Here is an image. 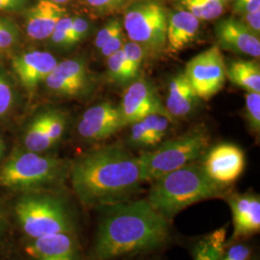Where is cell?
I'll list each match as a JSON object with an SVG mask.
<instances>
[{
	"mask_svg": "<svg viewBox=\"0 0 260 260\" xmlns=\"http://www.w3.org/2000/svg\"><path fill=\"white\" fill-rule=\"evenodd\" d=\"M69 176L79 202L95 209L135 200L147 183L139 156L121 144L86 152L71 164Z\"/></svg>",
	"mask_w": 260,
	"mask_h": 260,
	"instance_id": "1",
	"label": "cell"
},
{
	"mask_svg": "<svg viewBox=\"0 0 260 260\" xmlns=\"http://www.w3.org/2000/svg\"><path fill=\"white\" fill-rule=\"evenodd\" d=\"M93 236L91 260H120L163 248L171 237V222L146 199L105 206Z\"/></svg>",
	"mask_w": 260,
	"mask_h": 260,
	"instance_id": "2",
	"label": "cell"
},
{
	"mask_svg": "<svg viewBox=\"0 0 260 260\" xmlns=\"http://www.w3.org/2000/svg\"><path fill=\"white\" fill-rule=\"evenodd\" d=\"M147 201L169 222L187 207L212 199H225L230 186L215 182L201 162H193L153 180Z\"/></svg>",
	"mask_w": 260,
	"mask_h": 260,
	"instance_id": "3",
	"label": "cell"
},
{
	"mask_svg": "<svg viewBox=\"0 0 260 260\" xmlns=\"http://www.w3.org/2000/svg\"><path fill=\"white\" fill-rule=\"evenodd\" d=\"M15 215L20 230L31 240L77 231L72 205L56 190L24 193L15 205Z\"/></svg>",
	"mask_w": 260,
	"mask_h": 260,
	"instance_id": "4",
	"label": "cell"
},
{
	"mask_svg": "<svg viewBox=\"0 0 260 260\" xmlns=\"http://www.w3.org/2000/svg\"><path fill=\"white\" fill-rule=\"evenodd\" d=\"M70 166L61 158L18 149L0 167V186L22 193L55 191Z\"/></svg>",
	"mask_w": 260,
	"mask_h": 260,
	"instance_id": "5",
	"label": "cell"
},
{
	"mask_svg": "<svg viewBox=\"0 0 260 260\" xmlns=\"http://www.w3.org/2000/svg\"><path fill=\"white\" fill-rule=\"evenodd\" d=\"M210 133L197 125L180 136L162 142L152 150L139 155L147 182L204 157L210 146Z\"/></svg>",
	"mask_w": 260,
	"mask_h": 260,
	"instance_id": "6",
	"label": "cell"
},
{
	"mask_svg": "<svg viewBox=\"0 0 260 260\" xmlns=\"http://www.w3.org/2000/svg\"><path fill=\"white\" fill-rule=\"evenodd\" d=\"M168 15L153 0H136L126 8L122 27L131 42L144 48L146 56H156L167 47Z\"/></svg>",
	"mask_w": 260,
	"mask_h": 260,
	"instance_id": "7",
	"label": "cell"
},
{
	"mask_svg": "<svg viewBox=\"0 0 260 260\" xmlns=\"http://www.w3.org/2000/svg\"><path fill=\"white\" fill-rule=\"evenodd\" d=\"M184 75L199 99L208 101L219 93L226 78V67L220 47L214 46L191 59Z\"/></svg>",
	"mask_w": 260,
	"mask_h": 260,
	"instance_id": "8",
	"label": "cell"
},
{
	"mask_svg": "<svg viewBox=\"0 0 260 260\" xmlns=\"http://www.w3.org/2000/svg\"><path fill=\"white\" fill-rule=\"evenodd\" d=\"M45 82L58 95L80 98L93 91L95 80L83 59L75 58L57 63Z\"/></svg>",
	"mask_w": 260,
	"mask_h": 260,
	"instance_id": "9",
	"label": "cell"
},
{
	"mask_svg": "<svg viewBox=\"0 0 260 260\" xmlns=\"http://www.w3.org/2000/svg\"><path fill=\"white\" fill-rule=\"evenodd\" d=\"M202 164L207 176L215 182L231 186L245 169V154L238 146L223 143L208 149Z\"/></svg>",
	"mask_w": 260,
	"mask_h": 260,
	"instance_id": "10",
	"label": "cell"
},
{
	"mask_svg": "<svg viewBox=\"0 0 260 260\" xmlns=\"http://www.w3.org/2000/svg\"><path fill=\"white\" fill-rule=\"evenodd\" d=\"M119 107L126 125L141 121L154 113L165 115L172 119L166 108L162 106L154 88L144 78L130 84L123 93Z\"/></svg>",
	"mask_w": 260,
	"mask_h": 260,
	"instance_id": "11",
	"label": "cell"
},
{
	"mask_svg": "<svg viewBox=\"0 0 260 260\" xmlns=\"http://www.w3.org/2000/svg\"><path fill=\"white\" fill-rule=\"evenodd\" d=\"M126 126L119 106L103 103L84 112L77 124L81 138L87 141H103Z\"/></svg>",
	"mask_w": 260,
	"mask_h": 260,
	"instance_id": "12",
	"label": "cell"
},
{
	"mask_svg": "<svg viewBox=\"0 0 260 260\" xmlns=\"http://www.w3.org/2000/svg\"><path fill=\"white\" fill-rule=\"evenodd\" d=\"M233 213V233L229 242L240 241L260 231V197L251 192L225 197Z\"/></svg>",
	"mask_w": 260,
	"mask_h": 260,
	"instance_id": "13",
	"label": "cell"
},
{
	"mask_svg": "<svg viewBox=\"0 0 260 260\" xmlns=\"http://www.w3.org/2000/svg\"><path fill=\"white\" fill-rule=\"evenodd\" d=\"M33 260H82L76 235L58 233L31 240L26 248Z\"/></svg>",
	"mask_w": 260,
	"mask_h": 260,
	"instance_id": "14",
	"label": "cell"
},
{
	"mask_svg": "<svg viewBox=\"0 0 260 260\" xmlns=\"http://www.w3.org/2000/svg\"><path fill=\"white\" fill-rule=\"evenodd\" d=\"M216 36L223 49L259 58V36L251 32L240 19L228 18L220 20L216 25Z\"/></svg>",
	"mask_w": 260,
	"mask_h": 260,
	"instance_id": "15",
	"label": "cell"
},
{
	"mask_svg": "<svg viewBox=\"0 0 260 260\" xmlns=\"http://www.w3.org/2000/svg\"><path fill=\"white\" fill-rule=\"evenodd\" d=\"M57 63L51 53L35 50L16 56L12 61V68L21 85L31 92L47 79Z\"/></svg>",
	"mask_w": 260,
	"mask_h": 260,
	"instance_id": "16",
	"label": "cell"
},
{
	"mask_svg": "<svg viewBox=\"0 0 260 260\" xmlns=\"http://www.w3.org/2000/svg\"><path fill=\"white\" fill-rule=\"evenodd\" d=\"M66 16V9L49 0H39L27 10L25 30L28 37L35 41L49 39L57 22Z\"/></svg>",
	"mask_w": 260,
	"mask_h": 260,
	"instance_id": "17",
	"label": "cell"
},
{
	"mask_svg": "<svg viewBox=\"0 0 260 260\" xmlns=\"http://www.w3.org/2000/svg\"><path fill=\"white\" fill-rule=\"evenodd\" d=\"M200 20L187 10H177L168 18L167 48L172 52L184 49L195 41Z\"/></svg>",
	"mask_w": 260,
	"mask_h": 260,
	"instance_id": "18",
	"label": "cell"
},
{
	"mask_svg": "<svg viewBox=\"0 0 260 260\" xmlns=\"http://www.w3.org/2000/svg\"><path fill=\"white\" fill-rule=\"evenodd\" d=\"M199 96L184 73L174 76L169 84L166 110L171 117H185L195 110Z\"/></svg>",
	"mask_w": 260,
	"mask_h": 260,
	"instance_id": "19",
	"label": "cell"
},
{
	"mask_svg": "<svg viewBox=\"0 0 260 260\" xmlns=\"http://www.w3.org/2000/svg\"><path fill=\"white\" fill-rule=\"evenodd\" d=\"M226 76L247 92L260 93V67L255 61L233 62L226 69Z\"/></svg>",
	"mask_w": 260,
	"mask_h": 260,
	"instance_id": "20",
	"label": "cell"
},
{
	"mask_svg": "<svg viewBox=\"0 0 260 260\" xmlns=\"http://www.w3.org/2000/svg\"><path fill=\"white\" fill-rule=\"evenodd\" d=\"M47 111L37 114L24 132L23 144L26 150L43 153L54 146L47 132Z\"/></svg>",
	"mask_w": 260,
	"mask_h": 260,
	"instance_id": "21",
	"label": "cell"
},
{
	"mask_svg": "<svg viewBox=\"0 0 260 260\" xmlns=\"http://www.w3.org/2000/svg\"><path fill=\"white\" fill-rule=\"evenodd\" d=\"M225 243L226 229L221 228L197 243L193 251L194 260H222Z\"/></svg>",
	"mask_w": 260,
	"mask_h": 260,
	"instance_id": "22",
	"label": "cell"
},
{
	"mask_svg": "<svg viewBox=\"0 0 260 260\" xmlns=\"http://www.w3.org/2000/svg\"><path fill=\"white\" fill-rule=\"evenodd\" d=\"M186 10L199 20H213L223 15V0H182Z\"/></svg>",
	"mask_w": 260,
	"mask_h": 260,
	"instance_id": "23",
	"label": "cell"
},
{
	"mask_svg": "<svg viewBox=\"0 0 260 260\" xmlns=\"http://www.w3.org/2000/svg\"><path fill=\"white\" fill-rule=\"evenodd\" d=\"M122 52L125 63V78L128 82L138 76L141 66L146 58V52L140 45L131 41L124 44Z\"/></svg>",
	"mask_w": 260,
	"mask_h": 260,
	"instance_id": "24",
	"label": "cell"
},
{
	"mask_svg": "<svg viewBox=\"0 0 260 260\" xmlns=\"http://www.w3.org/2000/svg\"><path fill=\"white\" fill-rule=\"evenodd\" d=\"M171 120L172 119L170 117L157 113L150 114L141 120L149 132L152 149L156 148L163 142L165 136L167 135L170 122L169 121Z\"/></svg>",
	"mask_w": 260,
	"mask_h": 260,
	"instance_id": "25",
	"label": "cell"
},
{
	"mask_svg": "<svg viewBox=\"0 0 260 260\" xmlns=\"http://www.w3.org/2000/svg\"><path fill=\"white\" fill-rule=\"evenodd\" d=\"M67 118L59 110H47V132L49 139L56 145L65 133Z\"/></svg>",
	"mask_w": 260,
	"mask_h": 260,
	"instance_id": "26",
	"label": "cell"
},
{
	"mask_svg": "<svg viewBox=\"0 0 260 260\" xmlns=\"http://www.w3.org/2000/svg\"><path fill=\"white\" fill-rule=\"evenodd\" d=\"M19 40V31L17 25L9 19L0 17V50L9 51Z\"/></svg>",
	"mask_w": 260,
	"mask_h": 260,
	"instance_id": "27",
	"label": "cell"
},
{
	"mask_svg": "<svg viewBox=\"0 0 260 260\" xmlns=\"http://www.w3.org/2000/svg\"><path fill=\"white\" fill-rule=\"evenodd\" d=\"M16 100L13 84L4 73L0 72V118L9 113Z\"/></svg>",
	"mask_w": 260,
	"mask_h": 260,
	"instance_id": "28",
	"label": "cell"
},
{
	"mask_svg": "<svg viewBox=\"0 0 260 260\" xmlns=\"http://www.w3.org/2000/svg\"><path fill=\"white\" fill-rule=\"evenodd\" d=\"M246 100V118L251 130L259 133L260 130V93L248 92Z\"/></svg>",
	"mask_w": 260,
	"mask_h": 260,
	"instance_id": "29",
	"label": "cell"
},
{
	"mask_svg": "<svg viewBox=\"0 0 260 260\" xmlns=\"http://www.w3.org/2000/svg\"><path fill=\"white\" fill-rule=\"evenodd\" d=\"M107 74L112 81L118 83L126 82L125 63L122 48L107 57Z\"/></svg>",
	"mask_w": 260,
	"mask_h": 260,
	"instance_id": "30",
	"label": "cell"
},
{
	"mask_svg": "<svg viewBox=\"0 0 260 260\" xmlns=\"http://www.w3.org/2000/svg\"><path fill=\"white\" fill-rule=\"evenodd\" d=\"M74 17L64 16L60 19L50 36V41L57 47H70V35Z\"/></svg>",
	"mask_w": 260,
	"mask_h": 260,
	"instance_id": "31",
	"label": "cell"
},
{
	"mask_svg": "<svg viewBox=\"0 0 260 260\" xmlns=\"http://www.w3.org/2000/svg\"><path fill=\"white\" fill-rule=\"evenodd\" d=\"M251 247L240 241L226 242L222 260H251Z\"/></svg>",
	"mask_w": 260,
	"mask_h": 260,
	"instance_id": "32",
	"label": "cell"
},
{
	"mask_svg": "<svg viewBox=\"0 0 260 260\" xmlns=\"http://www.w3.org/2000/svg\"><path fill=\"white\" fill-rule=\"evenodd\" d=\"M86 3L93 10L102 14H110L124 8H127L136 0H85Z\"/></svg>",
	"mask_w": 260,
	"mask_h": 260,
	"instance_id": "33",
	"label": "cell"
},
{
	"mask_svg": "<svg viewBox=\"0 0 260 260\" xmlns=\"http://www.w3.org/2000/svg\"><path fill=\"white\" fill-rule=\"evenodd\" d=\"M123 31L122 22L120 19H113L109 20L104 26H103L96 34V37L94 40V45L98 49L101 50V48L116 34Z\"/></svg>",
	"mask_w": 260,
	"mask_h": 260,
	"instance_id": "34",
	"label": "cell"
},
{
	"mask_svg": "<svg viewBox=\"0 0 260 260\" xmlns=\"http://www.w3.org/2000/svg\"><path fill=\"white\" fill-rule=\"evenodd\" d=\"M90 23L81 17H75L70 35V47H74L86 38L90 31Z\"/></svg>",
	"mask_w": 260,
	"mask_h": 260,
	"instance_id": "35",
	"label": "cell"
},
{
	"mask_svg": "<svg viewBox=\"0 0 260 260\" xmlns=\"http://www.w3.org/2000/svg\"><path fill=\"white\" fill-rule=\"evenodd\" d=\"M125 44V35L123 33V31H121L120 33L116 34L114 37H112L102 48V54L104 57H108L112 55L113 53L121 50L122 47Z\"/></svg>",
	"mask_w": 260,
	"mask_h": 260,
	"instance_id": "36",
	"label": "cell"
},
{
	"mask_svg": "<svg viewBox=\"0 0 260 260\" xmlns=\"http://www.w3.org/2000/svg\"><path fill=\"white\" fill-rule=\"evenodd\" d=\"M234 11L238 15L260 11V0H236Z\"/></svg>",
	"mask_w": 260,
	"mask_h": 260,
	"instance_id": "37",
	"label": "cell"
},
{
	"mask_svg": "<svg viewBox=\"0 0 260 260\" xmlns=\"http://www.w3.org/2000/svg\"><path fill=\"white\" fill-rule=\"evenodd\" d=\"M242 22L253 32L255 35L259 36L260 34V11L248 13L242 15Z\"/></svg>",
	"mask_w": 260,
	"mask_h": 260,
	"instance_id": "38",
	"label": "cell"
},
{
	"mask_svg": "<svg viewBox=\"0 0 260 260\" xmlns=\"http://www.w3.org/2000/svg\"><path fill=\"white\" fill-rule=\"evenodd\" d=\"M28 0H0V11L19 12L25 9Z\"/></svg>",
	"mask_w": 260,
	"mask_h": 260,
	"instance_id": "39",
	"label": "cell"
},
{
	"mask_svg": "<svg viewBox=\"0 0 260 260\" xmlns=\"http://www.w3.org/2000/svg\"><path fill=\"white\" fill-rule=\"evenodd\" d=\"M4 228H5V218H4L3 210H2L1 205H0V237L4 232Z\"/></svg>",
	"mask_w": 260,
	"mask_h": 260,
	"instance_id": "40",
	"label": "cell"
},
{
	"mask_svg": "<svg viewBox=\"0 0 260 260\" xmlns=\"http://www.w3.org/2000/svg\"><path fill=\"white\" fill-rule=\"evenodd\" d=\"M5 152V143H4V140L2 138V136L0 135V158L3 156Z\"/></svg>",
	"mask_w": 260,
	"mask_h": 260,
	"instance_id": "41",
	"label": "cell"
},
{
	"mask_svg": "<svg viewBox=\"0 0 260 260\" xmlns=\"http://www.w3.org/2000/svg\"><path fill=\"white\" fill-rule=\"evenodd\" d=\"M49 1H52V2H54V3L60 4V5H64L66 3H68L70 0H49Z\"/></svg>",
	"mask_w": 260,
	"mask_h": 260,
	"instance_id": "42",
	"label": "cell"
},
{
	"mask_svg": "<svg viewBox=\"0 0 260 260\" xmlns=\"http://www.w3.org/2000/svg\"><path fill=\"white\" fill-rule=\"evenodd\" d=\"M138 260H158L156 258H141V259Z\"/></svg>",
	"mask_w": 260,
	"mask_h": 260,
	"instance_id": "43",
	"label": "cell"
},
{
	"mask_svg": "<svg viewBox=\"0 0 260 260\" xmlns=\"http://www.w3.org/2000/svg\"><path fill=\"white\" fill-rule=\"evenodd\" d=\"M251 260H258V258H256V257H252V258H251Z\"/></svg>",
	"mask_w": 260,
	"mask_h": 260,
	"instance_id": "44",
	"label": "cell"
},
{
	"mask_svg": "<svg viewBox=\"0 0 260 260\" xmlns=\"http://www.w3.org/2000/svg\"><path fill=\"white\" fill-rule=\"evenodd\" d=\"M0 52H1V50H0Z\"/></svg>",
	"mask_w": 260,
	"mask_h": 260,
	"instance_id": "45",
	"label": "cell"
}]
</instances>
